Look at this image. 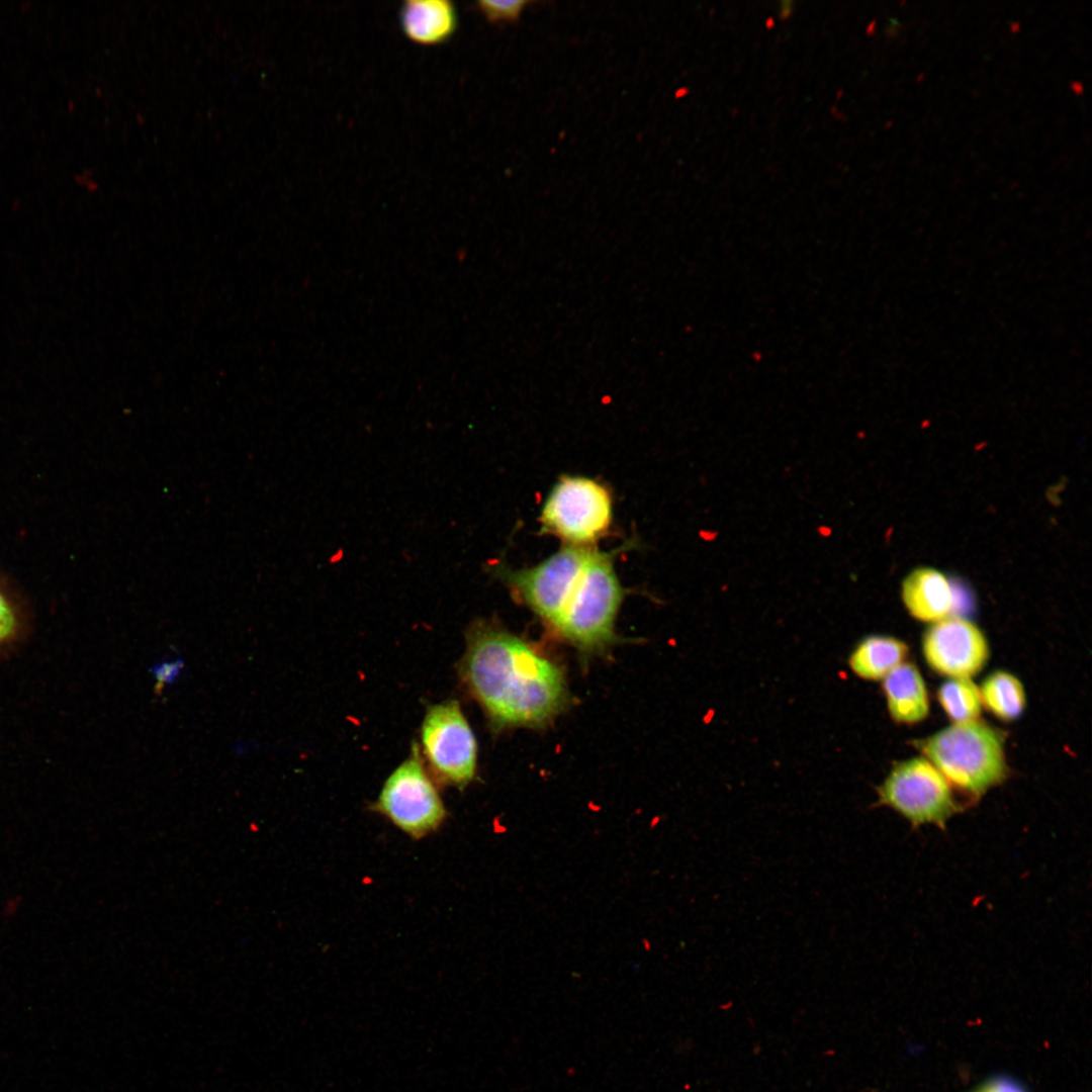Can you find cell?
<instances>
[{
  "mask_svg": "<svg viewBox=\"0 0 1092 1092\" xmlns=\"http://www.w3.org/2000/svg\"><path fill=\"white\" fill-rule=\"evenodd\" d=\"M459 674L494 729L543 726L568 703L561 669L493 623L471 626Z\"/></svg>",
  "mask_w": 1092,
  "mask_h": 1092,
  "instance_id": "6da1fadb",
  "label": "cell"
},
{
  "mask_svg": "<svg viewBox=\"0 0 1092 1092\" xmlns=\"http://www.w3.org/2000/svg\"><path fill=\"white\" fill-rule=\"evenodd\" d=\"M876 790L875 806L890 807L914 828L930 823L945 830L947 821L961 810L949 783L923 757L897 763Z\"/></svg>",
  "mask_w": 1092,
  "mask_h": 1092,
  "instance_id": "8992f818",
  "label": "cell"
},
{
  "mask_svg": "<svg viewBox=\"0 0 1092 1092\" xmlns=\"http://www.w3.org/2000/svg\"><path fill=\"white\" fill-rule=\"evenodd\" d=\"M1070 87H1071L1072 91L1076 95H1080V94H1082L1084 92V87H1083L1082 83L1079 82V81L1071 82Z\"/></svg>",
  "mask_w": 1092,
  "mask_h": 1092,
  "instance_id": "44dd1931",
  "label": "cell"
},
{
  "mask_svg": "<svg viewBox=\"0 0 1092 1092\" xmlns=\"http://www.w3.org/2000/svg\"><path fill=\"white\" fill-rule=\"evenodd\" d=\"M527 3L524 0H482L477 3V7L487 20L505 22L516 20Z\"/></svg>",
  "mask_w": 1092,
  "mask_h": 1092,
  "instance_id": "2e32d148",
  "label": "cell"
},
{
  "mask_svg": "<svg viewBox=\"0 0 1092 1092\" xmlns=\"http://www.w3.org/2000/svg\"><path fill=\"white\" fill-rule=\"evenodd\" d=\"M923 79H924V73H920L919 76L917 77V81L921 82V80H923Z\"/></svg>",
  "mask_w": 1092,
  "mask_h": 1092,
  "instance_id": "603a6c76",
  "label": "cell"
},
{
  "mask_svg": "<svg viewBox=\"0 0 1092 1092\" xmlns=\"http://www.w3.org/2000/svg\"><path fill=\"white\" fill-rule=\"evenodd\" d=\"M901 596L907 611L923 622H937L956 607L951 582L940 571L922 567L913 570L903 581Z\"/></svg>",
  "mask_w": 1092,
  "mask_h": 1092,
  "instance_id": "30bf717a",
  "label": "cell"
},
{
  "mask_svg": "<svg viewBox=\"0 0 1092 1092\" xmlns=\"http://www.w3.org/2000/svg\"><path fill=\"white\" fill-rule=\"evenodd\" d=\"M15 617L14 614L0 594V641L8 637L14 630Z\"/></svg>",
  "mask_w": 1092,
  "mask_h": 1092,
  "instance_id": "d6986e66",
  "label": "cell"
},
{
  "mask_svg": "<svg viewBox=\"0 0 1092 1092\" xmlns=\"http://www.w3.org/2000/svg\"><path fill=\"white\" fill-rule=\"evenodd\" d=\"M596 548L564 545L533 566L512 568L499 563L491 566V573L552 631Z\"/></svg>",
  "mask_w": 1092,
  "mask_h": 1092,
  "instance_id": "5b68a950",
  "label": "cell"
},
{
  "mask_svg": "<svg viewBox=\"0 0 1092 1092\" xmlns=\"http://www.w3.org/2000/svg\"><path fill=\"white\" fill-rule=\"evenodd\" d=\"M979 1092H1026V1090L1012 1079L999 1077L987 1082Z\"/></svg>",
  "mask_w": 1092,
  "mask_h": 1092,
  "instance_id": "ac0fdd59",
  "label": "cell"
},
{
  "mask_svg": "<svg viewBox=\"0 0 1092 1092\" xmlns=\"http://www.w3.org/2000/svg\"><path fill=\"white\" fill-rule=\"evenodd\" d=\"M794 3L791 1H783L780 4V15L782 18L789 17L793 12Z\"/></svg>",
  "mask_w": 1092,
  "mask_h": 1092,
  "instance_id": "ffe728a7",
  "label": "cell"
},
{
  "mask_svg": "<svg viewBox=\"0 0 1092 1092\" xmlns=\"http://www.w3.org/2000/svg\"><path fill=\"white\" fill-rule=\"evenodd\" d=\"M399 23L413 42L436 46L452 37L458 25V13L449 0H408L400 8Z\"/></svg>",
  "mask_w": 1092,
  "mask_h": 1092,
  "instance_id": "8fae6325",
  "label": "cell"
},
{
  "mask_svg": "<svg viewBox=\"0 0 1092 1092\" xmlns=\"http://www.w3.org/2000/svg\"><path fill=\"white\" fill-rule=\"evenodd\" d=\"M918 746L949 784L977 798L1006 777L1001 735L977 720L954 723Z\"/></svg>",
  "mask_w": 1092,
  "mask_h": 1092,
  "instance_id": "3957f363",
  "label": "cell"
},
{
  "mask_svg": "<svg viewBox=\"0 0 1092 1092\" xmlns=\"http://www.w3.org/2000/svg\"><path fill=\"white\" fill-rule=\"evenodd\" d=\"M415 743L412 753L385 781L372 809L414 839L436 832L446 809Z\"/></svg>",
  "mask_w": 1092,
  "mask_h": 1092,
  "instance_id": "52a82bcc",
  "label": "cell"
},
{
  "mask_svg": "<svg viewBox=\"0 0 1092 1092\" xmlns=\"http://www.w3.org/2000/svg\"><path fill=\"white\" fill-rule=\"evenodd\" d=\"M982 705L1004 721L1017 719L1025 707V693L1013 674L998 670L988 675L979 690Z\"/></svg>",
  "mask_w": 1092,
  "mask_h": 1092,
  "instance_id": "5bb4252c",
  "label": "cell"
},
{
  "mask_svg": "<svg viewBox=\"0 0 1092 1092\" xmlns=\"http://www.w3.org/2000/svg\"><path fill=\"white\" fill-rule=\"evenodd\" d=\"M619 550L596 548L552 631L582 653L604 650L615 639L624 590L614 566Z\"/></svg>",
  "mask_w": 1092,
  "mask_h": 1092,
  "instance_id": "7a4b0ae2",
  "label": "cell"
},
{
  "mask_svg": "<svg viewBox=\"0 0 1092 1092\" xmlns=\"http://www.w3.org/2000/svg\"><path fill=\"white\" fill-rule=\"evenodd\" d=\"M922 650L928 665L950 678H970L984 667L989 657L982 631L960 616L934 622L923 635Z\"/></svg>",
  "mask_w": 1092,
  "mask_h": 1092,
  "instance_id": "9c48e42d",
  "label": "cell"
},
{
  "mask_svg": "<svg viewBox=\"0 0 1092 1092\" xmlns=\"http://www.w3.org/2000/svg\"><path fill=\"white\" fill-rule=\"evenodd\" d=\"M907 653L908 647L903 641L891 636L871 635L852 649L848 665L856 676L879 680L903 663Z\"/></svg>",
  "mask_w": 1092,
  "mask_h": 1092,
  "instance_id": "4fadbf2b",
  "label": "cell"
},
{
  "mask_svg": "<svg viewBox=\"0 0 1092 1092\" xmlns=\"http://www.w3.org/2000/svg\"><path fill=\"white\" fill-rule=\"evenodd\" d=\"M183 669L184 661L181 657L165 659L153 664L150 667V672L156 680V693H161L167 685L174 684L181 675Z\"/></svg>",
  "mask_w": 1092,
  "mask_h": 1092,
  "instance_id": "e0dca14e",
  "label": "cell"
},
{
  "mask_svg": "<svg viewBox=\"0 0 1092 1092\" xmlns=\"http://www.w3.org/2000/svg\"><path fill=\"white\" fill-rule=\"evenodd\" d=\"M613 498L599 480L561 476L550 489L539 516L540 531L564 545L596 547L613 523Z\"/></svg>",
  "mask_w": 1092,
  "mask_h": 1092,
  "instance_id": "277c9868",
  "label": "cell"
},
{
  "mask_svg": "<svg viewBox=\"0 0 1092 1092\" xmlns=\"http://www.w3.org/2000/svg\"><path fill=\"white\" fill-rule=\"evenodd\" d=\"M1010 29L1013 32L1018 31L1020 29V23L1018 21L1011 22L1010 23Z\"/></svg>",
  "mask_w": 1092,
  "mask_h": 1092,
  "instance_id": "7402d4cb",
  "label": "cell"
},
{
  "mask_svg": "<svg viewBox=\"0 0 1092 1092\" xmlns=\"http://www.w3.org/2000/svg\"><path fill=\"white\" fill-rule=\"evenodd\" d=\"M888 711L898 723L914 724L929 713L925 682L915 664L903 662L883 678Z\"/></svg>",
  "mask_w": 1092,
  "mask_h": 1092,
  "instance_id": "7c38bea8",
  "label": "cell"
},
{
  "mask_svg": "<svg viewBox=\"0 0 1092 1092\" xmlns=\"http://www.w3.org/2000/svg\"><path fill=\"white\" fill-rule=\"evenodd\" d=\"M937 699L945 714L954 723L976 721L981 714L980 692L970 678H950L944 681L937 692Z\"/></svg>",
  "mask_w": 1092,
  "mask_h": 1092,
  "instance_id": "9a60e30c",
  "label": "cell"
},
{
  "mask_svg": "<svg viewBox=\"0 0 1092 1092\" xmlns=\"http://www.w3.org/2000/svg\"><path fill=\"white\" fill-rule=\"evenodd\" d=\"M422 747L440 782L462 789L474 779L476 740L458 702L430 707L422 724Z\"/></svg>",
  "mask_w": 1092,
  "mask_h": 1092,
  "instance_id": "ba28073f",
  "label": "cell"
}]
</instances>
